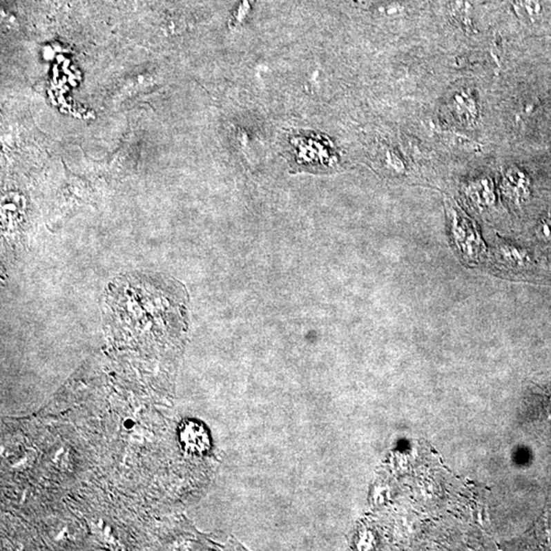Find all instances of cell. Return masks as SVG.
Listing matches in <instances>:
<instances>
[{
  "mask_svg": "<svg viewBox=\"0 0 551 551\" xmlns=\"http://www.w3.org/2000/svg\"><path fill=\"white\" fill-rule=\"evenodd\" d=\"M181 441L184 447L191 452H202L209 447V437L202 426L189 423L182 427Z\"/></svg>",
  "mask_w": 551,
  "mask_h": 551,
  "instance_id": "6da1fadb",
  "label": "cell"
},
{
  "mask_svg": "<svg viewBox=\"0 0 551 551\" xmlns=\"http://www.w3.org/2000/svg\"><path fill=\"white\" fill-rule=\"evenodd\" d=\"M506 193L516 202H524L530 196V180L524 173L510 170L506 175Z\"/></svg>",
  "mask_w": 551,
  "mask_h": 551,
  "instance_id": "7a4b0ae2",
  "label": "cell"
},
{
  "mask_svg": "<svg viewBox=\"0 0 551 551\" xmlns=\"http://www.w3.org/2000/svg\"><path fill=\"white\" fill-rule=\"evenodd\" d=\"M499 255L501 262L512 269L525 268L531 262L529 253L526 251L508 245H503L499 249Z\"/></svg>",
  "mask_w": 551,
  "mask_h": 551,
  "instance_id": "3957f363",
  "label": "cell"
},
{
  "mask_svg": "<svg viewBox=\"0 0 551 551\" xmlns=\"http://www.w3.org/2000/svg\"><path fill=\"white\" fill-rule=\"evenodd\" d=\"M512 8L522 20L533 23L539 20L542 14L540 0H512Z\"/></svg>",
  "mask_w": 551,
  "mask_h": 551,
  "instance_id": "277c9868",
  "label": "cell"
},
{
  "mask_svg": "<svg viewBox=\"0 0 551 551\" xmlns=\"http://www.w3.org/2000/svg\"><path fill=\"white\" fill-rule=\"evenodd\" d=\"M467 196L475 206L479 207L490 206L494 202L492 189L486 181L473 184L467 190Z\"/></svg>",
  "mask_w": 551,
  "mask_h": 551,
  "instance_id": "5b68a950",
  "label": "cell"
},
{
  "mask_svg": "<svg viewBox=\"0 0 551 551\" xmlns=\"http://www.w3.org/2000/svg\"><path fill=\"white\" fill-rule=\"evenodd\" d=\"M378 12H379L380 16L393 18V17L403 16L405 10L400 3H389L381 6Z\"/></svg>",
  "mask_w": 551,
  "mask_h": 551,
  "instance_id": "8992f818",
  "label": "cell"
},
{
  "mask_svg": "<svg viewBox=\"0 0 551 551\" xmlns=\"http://www.w3.org/2000/svg\"><path fill=\"white\" fill-rule=\"evenodd\" d=\"M538 236L543 239L544 241L551 242V218L544 219L538 226Z\"/></svg>",
  "mask_w": 551,
  "mask_h": 551,
  "instance_id": "52a82bcc",
  "label": "cell"
}]
</instances>
